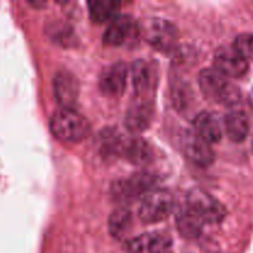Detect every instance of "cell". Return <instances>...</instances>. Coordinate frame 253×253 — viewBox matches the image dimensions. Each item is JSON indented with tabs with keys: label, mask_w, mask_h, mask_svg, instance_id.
<instances>
[{
	"label": "cell",
	"mask_w": 253,
	"mask_h": 253,
	"mask_svg": "<svg viewBox=\"0 0 253 253\" xmlns=\"http://www.w3.org/2000/svg\"><path fill=\"white\" fill-rule=\"evenodd\" d=\"M199 86L204 96L221 105L236 106L241 101V91L215 68H205L199 73Z\"/></svg>",
	"instance_id": "cell-1"
},
{
	"label": "cell",
	"mask_w": 253,
	"mask_h": 253,
	"mask_svg": "<svg viewBox=\"0 0 253 253\" xmlns=\"http://www.w3.org/2000/svg\"><path fill=\"white\" fill-rule=\"evenodd\" d=\"M49 130L63 142H79L90 132V124L76 109H58L49 119Z\"/></svg>",
	"instance_id": "cell-2"
},
{
	"label": "cell",
	"mask_w": 253,
	"mask_h": 253,
	"mask_svg": "<svg viewBox=\"0 0 253 253\" xmlns=\"http://www.w3.org/2000/svg\"><path fill=\"white\" fill-rule=\"evenodd\" d=\"M187 208L204 224H220L226 216L224 205L202 188H192L187 193Z\"/></svg>",
	"instance_id": "cell-3"
},
{
	"label": "cell",
	"mask_w": 253,
	"mask_h": 253,
	"mask_svg": "<svg viewBox=\"0 0 253 253\" xmlns=\"http://www.w3.org/2000/svg\"><path fill=\"white\" fill-rule=\"evenodd\" d=\"M143 39L155 49L170 52L177 47L178 30L170 21L160 17L146 20L140 27Z\"/></svg>",
	"instance_id": "cell-4"
},
{
	"label": "cell",
	"mask_w": 253,
	"mask_h": 253,
	"mask_svg": "<svg viewBox=\"0 0 253 253\" xmlns=\"http://www.w3.org/2000/svg\"><path fill=\"white\" fill-rule=\"evenodd\" d=\"M174 202L168 190L153 189L142 198L138 216L145 224H156L167 219L173 211Z\"/></svg>",
	"instance_id": "cell-5"
},
{
	"label": "cell",
	"mask_w": 253,
	"mask_h": 253,
	"mask_svg": "<svg viewBox=\"0 0 253 253\" xmlns=\"http://www.w3.org/2000/svg\"><path fill=\"white\" fill-rule=\"evenodd\" d=\"M156 179L148 173H137L128 179L118 180L111 187L114 199L121 203H131L143 198L148 192L155 189Z\"/></svg>",
	"instance_id": "cell-6"
},
{
	"label": "cell",
	"mask_w": 253,
	"mask_h": 253,
	"mask_svg": "<svg viewBox=\"0 0 253 253\" xmlns=\"http://www.w3.org/2000/svg\"><path fill=\"white\" fill-rule=\"evenodd\" d=\"M214 66L226 78H241L249 71V61L244 58L234 47L222 46L214 54Z\"/></svg>",
	"instance_id": "cell-7"
},
{
	"label": "cell",
	"mask_w": 253,
	"mask_h": 253,
	"mask_svg": "<svg viewBox=\"0 0 253 253\" xmlns=\"http://www.w3.org/2000/svg\"><path fill=\"white\" fill-rule=\"evenodd\" d=\"M128 68L124 62L110 64L103 69L99 78V89L101 93L110 98H119L127 85Z\"/></svg>",
	"instance_id": "cell-8"
},
{
	"label": "cell",
	"mask_w": 253,
	"mask_h": 253,
	"mask_svg": "<svg viewBox=\"0 0 253 253\" xmlns=\"http://www.w3.org/2000/svg\"><path fill=\"white\" fill-rule=\"evenodd\" d=\"M54 98L61 108L74 109L79 99V82L68 71L57 72L53 79Z\"/></svg>",
	"instance_id": "cell-9"
},
{
	"label": "cell",
	"mask_w": 253,
	"mask_h": 253,
	"mask_svg": "<svg viewBox=\"0 0 253 253\" xmlns=\"http://www.w3.org/2000/svg\"><path fill=\"white\" fill-rule=\"evenodd\" d=\"M182 147L185 157L199 167H209L214 163L215 153L211 145L205 142L194 131H187L184 133L182 138Z\"/></svg>",
	"instance_id": "cell-10"
},
{
	"label": "cell",
	"mask_w": 253,
	"mask_h": 253,
	"mask_svg": "<svg viewBox=\"0 0 253 253\" xmlns=\"http://www.w3.org/2000/svg\"><path fill=\"white\" fill-rule=\"evenodd\" d=\"M140 32V27L127 15H119L111 20L110 25L104 32L103 40L109 46H121L128 39L135 37Z\"/></svg>",
	"instance_id": "cell-11"
},
{
	"label": "cell",
	"mask_w": 253,
	"mask_h": 253,
	"mask_svg": "<svg viewBox=\"0 0 253 253\" xmlns=\"http://www.w3.org/2000/svg\"><path fill=\"white\" fill-rule=\"evenodd\" d=\"M153 118V104L150 99H135L128 108L125 125L131 132H143L150 127Z\"/></svg>",
	"instance_id": "cell-12"
},
{
	"label": "cell",
	"mask_w": 253,
	"mask_h": 253,
	"mask_svg": "<svg viewBox=\"0 0 253 253\" xmlns=\"http://www.w3.org/2000/svg\"><path fill=\"white\" fill-rule=\"evenodd\" d=\"M194 132L209 145L217 143L222 138V126L216 115L209 111H200L193 121Z\"/></svg>",
	"instance_id": "cell-13"
},
{
	"label": "cell",
	"mask_w": 253,
	"mask_h": 253,
	"mask_svg": "<svg viewBox=\"0 0 253 253\" xmlns=\"http://www.w3.org/2000/svg\"><path fill=\"white\" fill-rule=\"evenodd\" d=\"M131 82L133 91L140 99H150L153 90V71L150 64L143 59H136L131 66Z\"/></svg>",
	"instance_id": "cell-14"
},
{
	"label": "cell",
	"mask_w": 253,
	"mask_h": 253,
	"mask_svg": "<svg viewBox=\"0 0 253 253\" xmlns=\"http://www.w3.org/2000/svg\"><path fill=\"white\" fill-rule=\"evenodd\" d=\"M121 156L135 166H146L152 161V147L147 141L140 137L125 138Z\"/></svg>",
	"instance_id": "cell-15"
},
{
	"label": "cell",
	"mask_w": 253,
	"mask_h": 253,
	"mask_svg": "<svg viewBox=\"0 0 253 253\" xmlns=\"http://www.w3.org/2000/svg\"><path fill=\"white\" fill-rule=\"evenodd\" d=\"M224 128L227 137L232 142H242L249 136L250 132L249 116L242 110L234 109L225 115Z\"/></svg>",
	"instance_id": "cell-16"
},
{
	"label": "cell",
	"mask_w": 253,
	"mask_h": 253,
	"mask_svg": "<svg viewBox=\"0 0 253 253\" xmlns=\"http://www.w3.org/2000/svg\"><path fill=\"white\" fill-rule=\"evenodd\" d=\"M175 224H177L178 231L184 239L193 240L200 236L204 222L187 208L177 215Z\"/></svg>",
	"instance_id": "cell-17"
},
{
	"label": "cell",
	"mask_w": 253,
	"mask_h": 253,
	"mask_svg": "<svg viewBox=\"0 0 253 253\" xmlns=\"http://www.w3.org/2000/svg\"><path fill=\"white\" fill-rule=\"evenodd\" d=\"M109 232L114 239H123L132 226V212L127 208H119L109 217Z\"/></svg>",
	"instance_id": "cell-18"
},
{
	"label": "cell",
	"mask_w": 253,
	"mask_h": 253,
	"mask_svg": "<svg viewBox=\"0 0 253 253\" xmlns=\"http://www.w3.org/2000/svg\"><path fill=\"white\" fill-rule=\"evenodd\" d=\"M89 14L96 24H103L116 16L120 9V2L114 0H93L88 2Z\"/></svg>",
	"instance_id": "cell-19"
},
{
	"label": "cell",
	"mask_w": 253,
	"mask_h": 253,
	"mask_svg": "<svg viewBox=\"0 0 253 253\" xmlns=\"http://www.w3.org/2000/svg\"><path fill=\"white\" fill-rule=\"evenodd\" d=\"M125 137L118 131L105 130L101 136V151L106 156H121Z\"/></svg>",
	"instance_id": "cell-20"
},
{
	"label": "cell",
	"mask_w": 253,
	"mask_h": 253,
	"mask_svg": "<svg viewBox=\"0 0 253 253\" xmlns=\"http://www.w3.org/2000/svg\"><path fill=\"white\" fill-rule=\"evenodd\" d=\"M148 253H172L173 240L169 235L153 234L150 236L147 245Z\"/></svg>",
	"instance_id": "cell-21"
},
{
	"label": "cell",
	"mask_w": 253,
	"mask_h": 253,
	"mask_svg": "<svg viewBox=\"0 0 253 253\" xmlns=\"http://www.w3.org/2000/svg\"><path fill=\"white\" fill-rule=\"evenodd\" d=\"M172 98L174 106L178 110L188 108L192 101V90L190 86L187 83H175V85L172 86Z\"/></svg>",
	"instance_id": "cell-22"
},
{
	"label": "cell",
	"mask_w": 253,
	"mask_h": 253,
	"mask_svg": "<svg viewBox=\"0 0 253 253\" xmlns=\"http://www.w3.org/2000/svg\"><path fill=\"white\" fill-rule=\"evenodd\" d=\"M234 47L246 61H253V34L245 32L235 39Z\"/></svg>",
	"instance_id": "cell-23"
},
{
	"label": "cell",
	"mask_w": 253,
	"mask_h": 253,
	"mask_svg": "<svg viewBox=\"0 0 253 253\" xmlns=\"http://www.w3.org/2000/svg\"><path fill=\"white\" fill-rule=\"evenodd\" d=\"M150 236L151 235H142V236L136 237L132 241H130L128 249H130L133 253H141L146 251V250H147L148 241H150Z\"/></svg>",
	"instance_id": "cell-24"
},
{
	"label": "cell",
	"mask_w": 253,
	"mask_h": 253,
	"mask_svg": "<svg viewBox=\"0 0 253 253\" xmlns=\"http://www.w3.org/2000/svg\"><path fill=\"white\" fill-rule=\"evenodd\" d=\"M250 105H251L253 111V91L251 93V95H250Z\"/></svg>",
	"instance_id": "cell-25"
},
{
	"label": "cell",
	"mask_w": 253,
	"mask_h": 253,
	"mask_svg": "<svg viewBox=\"0 0 253 253\" xmlns=\"http://www.w3.org/2000/svg\"><path fill=\"white\" fill-rule=\"evenodd\" d=\"M252 147H253V140H252Z\"/></svg>",
	"instance_id": "cell-26"
}]
</instances>
